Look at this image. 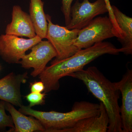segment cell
I'll use <instances>...</instances> for the list:
<instances>
[{"label":"cell","mask_w":132,"mask_h":132,"mask_svg":"<svg viewBox=\"0 0 132 132\" xmlns=\"http://www.w3.org/2000/svg\"><path fill=\"white\" fill-rule=\"evenodd\" d=\"M123 51L121 48H117L111 43L101 42L80 50L67 59L51 62V65L46 67L39 75L40 81L45 85L44 93L58 90L61 79L82 70L86 65L100 56L106 54L117 55Z\"/></svg>","instance_id":"cell-1"},{"label":"cell","mask_w":132,"mask_h":132,"mask_svg":"<svg viewBox=\"0 0 132 132\" xmlns=\"http://www.w3.org/2000/svg\"><path fill=\"white\" fill-rule=\"evenodd\" d=\"M83 82L88 90L104 105L109 118L107 132H123L119 100L120 93L96 67H89L69 76Z\"/></svg>","instance_id":"cell-2"},{"label":"cell","mask_w":132,"mask_h":132,"mask_svg":"<svg viewBox=\"0 0 132 132\" xmlns=\"http://www.w3.org/2000/svg\"><path fill=\"white\" fill-rule=\"evenodd\" d=\"M20 107V112L38 119L45 128V132H64L82 119L99 115L101 111L100 104L86 101L76 102L71 111L66 113L38 111L23 105Z\"/></svg>","instance_id":"cell-3"},{"label":"cell","mask_w":132,"mask_h":132,"mask_svg":"<svg viewBox=\"0 0 132 132\" xmlns=\"http://www.w3.org/2000/svg\"><path fill=\"white\" fill-rule=\"evenodd\" d=\"M48 22L46 38L54 47L57 55L52 62L60 61L71 57L80 50L74 45L79 30L69 29L66 27L55 25L52 22L51 16L46 14Z\"/></svg>","instance_id":"cell-4"},{"label":"cell","mask_w":132,"mask_h":132,"mask_svg":"<svg viewBox=\"0 0 132 132\" xmlns=\"http://www.w3.org/2000/svg\"><path fill=\"white\" fill-rule=\"evenodd\" d=\"M114 37H116V33L110 19L99 16L79 30L74 45L79 49H85Z\"/></svg>","instance_id":"cell-5"},{"label":"cell","mask_w":132,"mask_h":132,"mask_svg":"<svg viewBox=\"0 0 132 132\" xmlns=\"http://www.w3.org/2000/svg\"><path fill=\"white\" fill-rule=\"evenodd\" d=\"M42 40L36 36L28 39L10 35L0 36V56L9 64H19L26 52Z\"/></svg>","instance_id":"cell-6"},{"label":"cell","mask_w":132,"mask_h":132,"mask_svg":"<svg viewBox=\"0 0 132 132\" xmlns=\"http://www.w3.org/2000/svg\"><path fill=\"white\" fill-rule=\"evenodd\" d=\"M104 0H97L91 3L88 0H83L82 2L77 0L71 9V20L68 26L69 29L80 30L99 15L108 13Z\"/></svg>","instance_id":"cell-7"},{"label":"cell","mask_w":132,"mask_h":132,"mask_svg":"<svg viewBox=\"0 0 132 132\" xmlns=\"http://www.w3.org/2000/svg\"><path fill=\"white\" fill-rule=\"evenodd\" d=\"M57 55L55 49L48 41L41 40L31 48V52L25 54L19 64L24 68H34L31 75L35 78L43 72L47 63Z\"/></svg>","instance_id":"cell-8"},{"label":"cell","mask_w":132,"mask_h":132,"mask_svg":"<svg viewBox=\"0 0 132 132\" xmlns=\"http://www.w3.org/2000/svg\"><path fill=\"white\" fill-rule=\"evenodd\" d=\"M114 83L122 96L120 114L123 132H132V69L127 68L121 80Z\"/></svg>","instance_id":"cell-9"},{"label":"cell","mask_w":132,"mask_h":132,"mask_svg":"<svg viewBox=\"0 0 132 132\" xmlns=\"http://www.w3.org/2000/svg\"><path fill=\"white\" fill-rule=\"evenodd\" d=\"M27 72L15 74L11 72L0 79V100L14 105H22L20 87L28 78Z\"/></svg>","instance_id":"cell-10"},{"label":"cell","mask_w":132,"mask_h":132,"mask_svg":"<svg viewBox=\"0 0 132 132\" xmlns=\"http://www.w3.org/2000/svg\"><path fill=\"white\" fill-rule=\"evenodd\" d=\"M6 34L32 38L36 36L34 24L28 14L24 12L19 6L13 7L12 20L5 30Z\"/></svg>","instance_id":"cell-11"},{"label":"cell","mask_w":132,"mask_h":132,"mask_svg":"<svg viewBox=\"0 0 132 132\" xmlns=\"http://www.w3.org/2000/svg\"><path fill=\"white\" fill-rule=\"evenodd\" d=\"M100 113L99 115L84 118L72 127L64 132H106L109 118L104 105L100 102Z\"/></svg>","instance_id":"cell-12"},{"label":"cell","mask_w":132,"mask_h":132,"mask_svg":"<svg viewBox=\"0 0 132 132\" xmlns=\"http://www.w3.org/2000/svg\"><path fill=\"white\" fill-rule=\"evenodd\" d=\"M6 110L11 114L14 125L12 132H45V129L41 123L32 116H27L17 111L12 104L5 102Z\"/></svg>","instance_id":"cell-13"},{"label":"cell","mask_w":132,"mask_h":132,"mask_svg":"<svg viewBox=\"0 0 132 132\" xmlns=\"http://www.w3.org/2000/svg\"><path fill=\"white\" fill-rule=\"evenodd\" d=\"M114 14L124 38L120 41L123 53L126 55L132 54V19L127 16L114 6H112Z\"/></svg>","instance_id":"cell-14"},{"label":"cell","mask_w":132,"mask_h":132,"mask_svg":"<svg viewBox=\"0 0 132 132\" xmlns=\"http://www.w3.org/2000/svg\"><path fill=\"white\" fill-rule=\"evenodd\" d=\"M42 0H30L29 16L34 24L36 35L42 39L46 37L48 22Z\"/></svg>","instance_id":"cell-15"},{"label":"cell","mask_w":132,"mask_h":132,"mask_svg":"<svg viewBox=\"0 0 132 132\" xmlns=\"http://www.w3.org/2000/svg\"><path fill=\"white\" fill-rule=\"evenodd\" d=\"M5 102L0 101V131L3 130L6 128H11L9 132H12L14 128V125L11 116L7 115L6 113L5 107Z\"/></svg>","instance_id":"cell-16"},{"label":"cell","mask_w":132,"mask_h":132,"mask_svg":"<svg viewBox=\"0 0 132 132\" xmlns=\"http://www.w3.org/2000/svg\"><path fill=\"white\" fill-rule=\"evenodd\" d=\"M46 93H33L26 95L25 98L29 103V106L32 108L38 105H44L45 103V97Z\"/></svg>","instance_id":"cell-17"},{"label":"cell","mask_w":132,"mask_h":132,"mask_svg":"<svg viewBox=\"0 0 132 132\" xmlns=\"http://www.w3.org/2000/svg\"><path fill=\"white\" fill-rule=\"evenodd\" d=\"M73 0H62L61 10L65 17L66 27L68 26L71 20V5Z\"/></svg>","instance_id":"cell-18"},{"label":"cell","mask_w":132,"mask_h":132,"mask_svg":"<svg viewBox=\"0 0 132 132\" xmlns=\"http://www.w3.org/2000/svg\"><path fill=\"white\" fill-rule=\"evenodd\" d=\"M30 88L31 92L42 93L45 90V85L41 81H35L30 83Z\"/></svg>","instance_id":"cell-19"},{"label":"cell","mask_w":132,"mask_h":132,"mask_svg":"<svg viewBox=\"0 0 132 132\" xmlns=\"http://www.w3.org/2000/svg\"><path fill=\"white\" fill-rule=\"evenodd\" d=\"M106 4L108 10L109 18L110 19L112 23L114 26H116L117 24V22L116 20L113 11L112 9V5L110 3L109 0H104Z\"/></svg>","instance_id":"cell-20"},{"label":"cell","mask_w":132,"mask_h":132,"mask_svg":"<svg viewBox=\"0 0 132 132\" xmlns=\"http://www.w3.org/2000/svg\"><path fill=\"white\" fill-rule=\"evenodd\" d=\"M0 69H1V67H0Z\"/></svg>","instance_id":"cell-21"}]
</instances>
